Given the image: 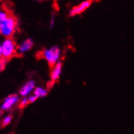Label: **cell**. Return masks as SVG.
Masks as SVG:
<instances>
[{"label": "cell", "instance_id": "obj_1", "mask_svg": "<svg viewBox=\"0 0 134 134\" xmlns=\"http://www.w3.org/2000/svg\"><path fill=\"white\" fill-rule=\"evenodd\" d=\"M17 29V21L12 15L0 20V34L3 37H12Z\"/></svg>", "mask_w": 134, "mask_h": 134}, {"label": "cell", "instance_id": "obj_2", "mask_svg": "<svg viewBox=\"0 0 134 134\" xmlns=\"http://www.w3.org/2000/svg\"><path fill=\"white\" fill-rule=\"evenodd\" d=\"M1 44L3 58L10 59L15 54H17V45L12 37H4V39L1 42Z\"/></svg>", "mask_w": 134, "mask_h": 134}, {"label": "cell", "instance_id": "obj_3", "mask_svg": "<svg viewBox=\"0 0 134 134\" xmlns=\"http://www.w3.org/2000/svg\"><path fill=\"white\" fill-rule=\"evenodd\" d=\"M41 55L44 58L47 63L49 64L50 67L52 68L57 64L60 55V50L58 46H53L50 49H45L41 52Z\"/></svg>", "mask_w": 134, "mask_h": 134}, {"label": "cell", "instance_id": "obj_4", "mask_svg": "<svg viewBox=\"0 0 134 134\" xmlns=\"http://www.w3.org/2000/svg\"><path fill=\"white\" fill-rule=\"evenodd\" d=\"M20 102V95L16 93L10 94L7 98H4V100L0 104V108H1L3 111H10L12 108H13L15 106L19 104Z\"/></svg>", "mask_w": 134, "mask_h": 134}, {"label": "cell", "instance_id": "obj_5", "mask_svg": "<svg viewBox=\"0 0 134 134\" xmlns=\"http://www.w3.org/2000/svg\"><path fill=\"white\" fill-rule=\"evenodd\" d=\"M93 0H86V1H84L79 5L72 7V10L69 12V15L70 16H75L76 15L81 14L82 12H84L85 11H86L91 6V4L93 3Z\"/></svg>", "mask_w": 134, "mask_h": 134}, {"label": "cell", "instance_id": "obj_6", "mask_svg": "<svg viewBox=\"0 0 134 134\" xmlns=\"http://www.w3.org/2000/svg\"><path fill=\"white\" fill-rule=\"evenodd\" d=\"M34 42L33 39L26 38L23 42H21L19 45H17V54L20 55L25 54V53L29 52L34 47Z\"/></svg>", "mask_w": 134, "mask_h": 134}, {"label": "cell", "instance_id": "obj_7", "mask_svg": "<svg viewBox=\"0 0 134 134\" xmlns=\"http://www.w3.org/2000/svg\"><path fill=\"white\" fill-rule=\"evenodd\" d=\"M36 88V82L34 80H29L26 83H25L22 87L20 89L19 94L21 97H28L30 95Z\"/></svg>", "mask_w": 134, "mask_h": 134}, {"label": "cell", "instance_id": "obj_8", "mask_svg": "<svg viewBox=\"0 0 134 134\" xmlns=\"http://www.w3.org/2000/svg\"><path fill=\"white\" fill-rule=\"evenodd\" d=\"M62 72V63L57 62V64L52 68V71L51 73V78L54 81H56L60 76Z\"/></svg>", "mask_w": 134, "mask_h": 134}, {"label": "cell", "instance_id": "obj_9", "mask_svg": "<svg viewBox=\"0 0 134 134\" xmlns=\"http://www.w3.org/2000/svg\"><path fill=\"white\" fill-rule=\"evenodd\" d=\"M33 93H34L38 98H44L47 95V93H48V90L44 89L42 87H36L34 89Z\"/></svg>", "mask_w": 134, "mask_h": 134}, {"label": "cell", "instance_id": "obj_10", "mask_svg": "<svg viewBox=\"0 0 134 134\" xmlns=\"http://www.w3.org/2000/svg\"><path fill=\"white\" fill-rule=\"evenodd\" d=\"M12 121V116L11 115H5L3 120H2V122H1V125L3 127H6V126L9 125Z\"/></svg>", "mask_w": 134, "mask_h": 134}, {"label": "cell", "instance_id": "obj_11", "mask_svg": "<svg viewBox=\"0 0 134 134\" xmlns=\"http://www.w3.org/2000/svg\"><path fill=\"white\" fill-rule=\"evenodd\" d=\"M29 103V102L28 97H22L20 99V102H19V107H21V108L25 107Z\"/></svg>", "mask_w": 134, "mask_h": 134}, {"label": "cell", "instance_id": "obj_12", "mask_svg": "<svg viewBox=\"0 0 134 134\" xmlns=\"http://www.w3.org/2000/svg\"><path fill=\"white\" fill-rule=\"evenodd\" d=\"M10 14L7 12L6 10H3V9H0V20H2L3 19H5L6 17L8 16Z\"/></svg>", "mask_w": 134, "mask_h": 134}, {"label": "cell", "instance_id": "obj_13", "mask_svg": "<svg viewBox=\"0 0 134 134\" xmlns=\"http://www.w3.org/2000/svg\"><path fill=\"white\" fill-rule=\"evenodd\" d=\"M38 98L35 95L34 93L33 94H30V95L28 96V99H29V103H34V102H35L37 101Z\"/></svg>", "mask_w": 134, "mask_h": 134}, {"label": "cell", "instance_id": "obj_14", "mask_svg": "<svg viewBox=\"0 0 134 134\" xmlns=\"http://www.w3.org/2000/svg\"><path fill=\"white\" fill-rule=\"evenodd\" d=\"M7 59H6L4 58H2L0 59V72L5 68V66L7 65Z\"/></svg>", "mask_w": 134, "mask_h": 134}, {"label": "cell", "instance_id": "obj_15", "mask_svg": "<svg viewBox=\"0 0 134 134\" xmlns=\"http://www.w3.org/2000/svg\"><path fill=\"white\" fill-rule=\"evenodd\" d=\"M54 25V16L53 15V16L51 17V24H50V26L51 28H53Z\"/></svg>", "mask_w": 134, "mask_h": 134}, {"label": "cell", "instance_id": "obj_16", "mask_svg": "<svg viewBox=\"0 0 134 134\" xmlns=\"http://www.w3.org/2000/svg\"><path fill=\"white\" fill-rule=\"evenodd\" d=\"M3 58V51H2V44L0 42V59Z\"/></svg>", "mask_w": 134, "mask_h": 134}, {"label": "cell", "instance_id": "obj_17", "mask_svg": "<svg viewBox=\"0 0 134 134\" xmlns=\"http://www.w3.org/2000/svg\"><path fill=\"white\" fill-rule=\"evenodd\" d=\"M3 111L1 108H0V117L3 116Z\"/></svg>", "mask_w": 134, "mask_h": 134}, {"label": "cell", "instance_id": "obj_18", "mask_svg": "<svg viewBox=\"0 0 134 134\" xmlns=\"http://www.w3.org/2000/svg\"><path fill=\"white\" fill-rule=\"evenodd\" d=\"M36 1H42V0H36Z\"/></svg>", "mask_w": 134, "mask_h": 134}, {"label": "cell", "instance_id": "obj_19", "mask_svg": "<svg viewBox=\"0 0 134 134\" xmlns=\"http://www.w3.org/2000/svg\"><path fill=\"white\" fill-rule=\"evenodd\" d=\"M0 36H1V34H0Z\"/></svg>", "mask_w": 134, "mask_h": 134}]
</instances>
